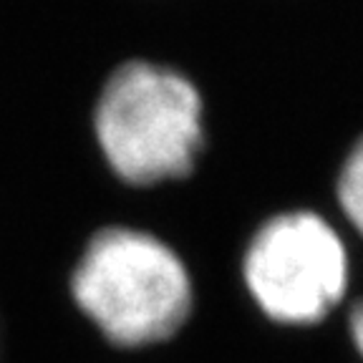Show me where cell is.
<instances>
[{
    "label": "cell",
    "instance_id": "1",
    "mask_svg": "<svg viewBox=\"0 0 363 363\" xmlns=\"http://www.w3.org/2000/svg\"><path fill=\"white\" fill-rule=\"evenodd\" d=\"M74 298L111 343H162L192 311V280L174 250L154 235L108 227L94 235L76 265Z\"/></svg>",
    "mask_w": 363,
    "mask_h": 363
},
{
    "label": "cell",
    "instance_id": "2",
    "mask_svg": "<svg viewBox=\"0 0 363 363\" xmlns=\"http://www.w3.org/2000/svg\"><path fill=\"white\" fill-rule=\"evenodd\" d=\"M94 124L106 162L131 184L189 174L204 139L199 91L182 74L149 61L113 71Z\"/></svg>",
    "mask_w": 363,
    "mask_h": 363
},
{
    "label": "cell",
    "instance_id": "3",
    "mask_svg": "<svg viewBox=\"0 0 363 363\" xmlns=\"http://www.w3.org/2000/svg\"><path fill=\"white\" fill-rule=\"evenodd\" d=\"M245 283L257 308L285 325H313L346 298L351 257L343 238L311 210L262 222L245 252Z\"/></svg>",
    "mask_w": 363,
    "mask_h": 363
},
{
    "label": "cell",
    "instance_id": "4",
    "mask_svg": "<svg viewBox=\"0 0 363 363\" xmlns=\"http://www.w3.org/2000/svg\"><path fill=\"white\" fill-rule=\"evenodd\" d=\"M335 197H338L340 212L363 238V136L351 147L346 162L340 167Z\"/></svg>",
    "mask_w": 363,
    "mask_h": 363
},
{
    "label": "cell",
    "instance_id": "5",
    "mask_svg": "<svg viewBox=\"0 0 363 363\" xmlns=\"http://www.w3.org/2000/svg\"><path fill=\"white\" fill-rule=\"evenodd\" d=\"M348 333H351V343L358 351V356L363 358V298L356 301V306L351 308L348 315Z\"/></svg>",
    "mask_w": 363,
    "mask_h": 363
}]
</instances>
